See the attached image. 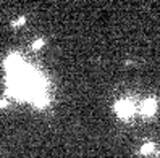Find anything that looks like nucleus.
I'll return each instance as SVG.
<instances>
[{"label":"nucleus","instance_id":"1","mask_svg":"<svg viewBox=\"0 0 160 158\" xmlns=\"http://www.w3.org/2000/svg\"><path fill=\"white\" fill-rule=\"evenodd\" d=\"M42 45H44V41H42V39H37V41L32 44V49H34V50H39Z\"/></svg>","mask_w":160,"mask_h":158},{"label":"nucleus","instance_id":"3","mask_svg":"<svg viewBox=\"0 0 160 158\" xmlns=\"http://www.w3.org/2000/svg\"><path fill=\"white\" fill-rule=\"evenodd\" d=\"M8 105V100L7 98H2V100H0V108H5Z\"/></svg>","mask_w":160,"mask_h":158},{"label":"nucleus","instance_id":"2","mask_svg":"<svg viewBox=\"0 0 160 158\" xmlns=\"http://www.w3.org/2000/svg\"><path fill=\"white\" fill-rule=\"evenodd\" d=\"M24 21H26V18H24V16H21L18 21H13V23H12V26H13V27H16V26H21Z\"/></svg>","mask_w":160,"mask_h":158}]
</instances>
